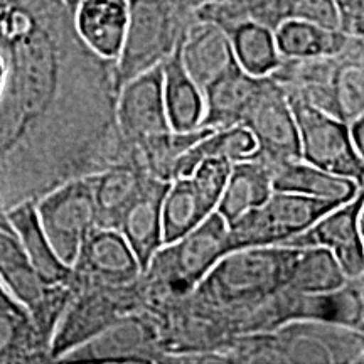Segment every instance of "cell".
I'll use <instances>...</instances> for the list:
<instances>
[{"mask_svg": "<svg viewBox=\"0 0 364 364\" xmlns=\"http://www.w3.org/2000/svg\"><path fill=\"white\" fill-rule=\"evenodd\" d=\"M193 21L172 0H129V22L122 51L113 65L115 90L140 73L162 65Z\"/></svg>", "mask_w": 364, "mask_h": 364, "instance_id": "3957f363", "label": "cell"}, {"mask_svg": "<svg viewBox=\"0 0 364 364\" xmlns=\"http://www.w3.org/2000/svg\"><path fill=\"white\" fill-rule=\"evenodd\" d=\"M290 19H302L331 29H339L338 11L332 0H294Z\"/></svg>", "mask_w": 364, "mask_h": 364, "instance_id": "f1b7e54d", "label": "cell"}, {"mask_svg": "<svg viewBox=\"0 0 364 364\" xmlns=\"http://www.w3.org/2000/svg\"><path fill=\"white\" fill-rule=\"evenodd\" d=\"M341 204L309 196L273 191L262 206L252 209L230 225L231 248H255L284 245L318 218Z\"/></svg>", "mask_w": 364, "mask_h": 364, "instance_id": "8992f818", "label": "cell"}, {"mask_svg": "<svg viewBox=\"0 0 364 364\" xmlns=\"http://www.w3.org/2000/svg\"><path fill=\"white\" fill-rule=\"evenodd\" d=\"M65 2H66V6H68V7H70V9H71V11H73V7H75V6H76V4H78V2H80V0H65Z\"/></svg>", "mask_w": 364, "mask_h": 364, "instance_id": "e575fe53", "label": "cell"}, {"mask_svg": "<svg viewBox=\"0 0 364 364\" xmlns=\"http://www.w3.org/2000/svg\"><path fill=\"white\" fill-rule=\"evenodd\" d=\"M235 61L248 75L263 78L279 70L284 61L270 27L243 21L226 31Z\"/></svg>", "mask_w": 364, "mask_h": 364, "instance_id": "cb8c5ba5", "label": "cell"}, {"mask_svg": "<svg viewBox=\"0 0 364 364\" xmlns=\"http://www.w3.org/2000/svg\"><path fill=\"white\" fill-rule=\"evenodd\" d=\"M169 182L147 176L142 189L122 216L118 231L124 235L140 263L142 273L164 245L162 199Z\"/></svg>", "mask_w": 364, "mask_h": 364, "instance_id": "5bb4252c", "label": "cell"}, {"mask_svg": "<svg viewBox=\"0 0 364 364\" xmlns=\"http://www.w3.org/2000/svg\"><path fill=\"white\" fill-rule=\"evenodd\" d=\"M172 2H174L182 12L193 14L198 7H201L204 4H209V2H216V0H172Z\"/></svg>", "mask_w": 364, "mask_h": 364, "instance_id": "1f68e13d", "label": "cell"}, {"mask_svg": "<svg viewBox=\"0 0 364 364\" xmlns=\"http://www.w3.org/2000/svg\"><path fill=\"white\" fill-rule=\"evenodd\" d=\"M6 216L41 279L51 287H71L73 268L58 257L49 243L36 213L34 199L14 204L6 209Z\"/></svg>", "mask_w": 364, "mask_h": 364, "instance_id": "ac0fdd59", "label": "cell"}, {"mask_svg": "<svg viewBox=\"0 0 364 364\" xmlns=\"http://www.w3.org/2000/svg\"><path fill=\"white\" fill-rule=\"evenodd\" d=\"M270 171L273 191L302 194L322 201L344 204L363 191V186L356 181L318 169L302 159L272 164Z\"/></svg>", "mask_w": 364, "mask_h": 364, "instance_id": "e0dca14e", "label": "cell"}, {"mask_svg": "<svg viewBox=\"0 0 364 364\" xmlns=\"http://www.w3.org/2000/svg\"><path fill=\"white\" fill-rule=\"evenodd\" d=\"M4 76H6V66H4V59L0 56V90H2L4 85Z\"/></svg>", "mask_w": 364, "mask_h": 364, "instance_id": "836d02e7", "label": "cell"}, {"mask_svg": "<svg viewBox=\"0 0 364 364\" xmlns=\"http://www.w3.org/2000/svg\"><path fill=\"white\" fill-rule=\"evenodd\" d=\"M287 98L297 125L300 159L363 186L364 157L359 156L349 139L348 122L294 95H287Z\"/></svg>", "mask_w": 364, "mask_h": 364, "instance_id": "ba28073f", "label": "cell"}, {"mask_svg": "<svg viewBox=\"0 0 364 364\" xmlns=\"http://www.w3.org/2000/svg\"><path fill=\"white\" fill-rule=\"evenodd\" d=\"M241 125L252 132L257 152L252 159L265 164H279L300 159L299 132L289 98L282 85L272 76L263 78V85Z\"/></svg>", "mask_w": 364, "mask_h": 364, "instance_id": "9c48e42d", "label": "cell"}, {"mask_svg": "<svg viewBox=\"0 0 364 364\" xmlns=\"http://www.w3.org/2000/svg\"><path fill=\"white\" fill-rule=\"evenodd\" d=\"M0 209H6L2 204V189H0Z\"/></svg>", "mask_w": 364, "mask_h": 364, "instance_id": "d590c367", "label": "cell"}, {"mask_svg": "<svg viewBox=\"0 0 364 364\" xmlns=\"http://www.w3.org/2000/svg\"><path fill=\"white\" fill-rule=\"evenodd\" d=\"M0 284L29 312L46 344L73 297L71 287H51L41 279L31 263L19 236L0 209Z\"/></svg>", "mask_w": 364, "mask_h": 364, "instance_id": "5b68a950", "label": "cell"}, {"mask_svg": "<svg viewBox=\"0 0 364 364\" xmlns=\"http://www.w3.org/2000/svg\"><path fill=\"white\" fill-rule=\"evenodd\" d=\"M147 174L129 162H118L93 174V194L100 228L120 226L122 216L142 189Z\"/></svg>", "mask_w": 364, "mask_h": 364, "instance_id": "7402d4cb", "label": "cell"}, {"mask_svg": "<svg viewBox=\"0 0 364 364\" xmlns=\"http://www.w3.org/2000/svg\"><path fill=\"white\" fill-rule=\"evenodd\" d=\"M16 302H17V300L14 299L12 295L9 294L6 289H4L2 284H0V311H4V309L11 307L12 304H16Z\"/></svg>", "mask_w": 364, "mask_h": 364, "instance_id": "d6a6232c", "label": "cell"}, {"mask_svg": "<svg viewBox=\"0 0 364 364\" xmlns=\"http://www.w3.org/2000/svg\"><path fill=\"white\" fill-rule=\"evenodd\" d=\"M282 247L326 248L334 255L346 279H363V191L351 201L331 209L311 228L285 241Z\"/></svg>", "mask_w": 364, "mask_h": 364, "instance_id": "8fae6325", "label": "cell"}, {"mask_svg": "<svg viewBox=\"0 0 364 364\" xmlns=\"http://www.w3.org/2000/svg\"><path fill=\"white\" fill-rule=\"evenodd\" d=\"M231 166H233V162L228 161L226 157H204L196 166L193 174L189 176L196 193H198L204 206L211 213L216 211V206L220 203L223 191H225L228 177H230Z\"/></svg>", "mask_w": 364, "mask_h": 364, "instance_id": "83f0119b", "label": "cell"}, {"mask_svg": "<svg viewBox=\"0 0 364 364\" xmlns=\"http://www.w3.org/2000/svg\"><path fill=\"white\" fill-rule=\"evenodd\" d=\"M161 321L157 314L136 311L118 318L88 343L66 354L63 361L103 359V361H156L164 356Z\"/></svg>", "mask_w": 364, "mask_h": 364, "instance_id": "7c38bea8", "label": "cell"}, {"mask_svg": "<svg viewBox=\"0 0 364 364\" xmlns=\"http://www.w3.org/2000/svg\"><path fill=\"white\" fill-rule=\"evenodd\" d=\"M0 189L9 209L129 162L113 65L78 38L65 0H0Z\"/></svg>", "mask_w": 364, "mask_h": 364, "instance_id": "6da1fadb", "label": "cell"}, {"mask_svg": "<svg viewBox=\"0 0 364 364\" xmlns=\"http://www.w3.org/2000/svg\"><path fill=\"white\" fill-rule=\"evenodd\" d=\"M36 213L49 243L73 267L91 231L98 226L93 174L68 179L34 199Z\"/></svg>", "mask_w": 364, "mask_h": 364, "instance_id": "52a82bcc", "label": "cell"}, {"mask_svg": "<svg viewBox=\"0 0 364 364\" xmlns=\"http://www.w3.org/2000/svg\"><path fill=\"white\" fill-rule=\"evenodd\" d=\"M211 211L204 206L189 177H177L167 186L162 199V240L174 243L201 225Z\"/></svg>", "mask_w": 364, "mask_h": 364, "instance_id": "d4e9b609", "label": "cell"}, {"mask_svg": "<svg viewBox=\"0 0 364 364\" xmlns=\"http://www.w3.org/2000/svg\"><path fill=\"white\" fill-rule=\"evenodd\" d=\"M162 95L167 120L172 130L188 134L201 129L204 95L182 66L179 46L162 63Z\"/></svg>", "mask_w": 364, "mask_h": 364, "instance_id": "d6986e66", "label": "cell"}, {"mask_svg": "<svg viewBox=\"0 0 364 364\" xmlns=\"http://www.w3.org/2000/svg\"><path fill=\"white\" fill-rule=\"evenodd\" d=\"M334 102L338 117L344 122L364 113L363 39H356L341 54L334 78Z\"/></svg>", "mask_w": 364, "mask_h": 364, "instance_id": "4316f807", "label": "cell"}, {"mask_svg": "<svg viewBox=\"0 0 364 364\" xmlns=\"http://www.w3.org/2000/svg\"><path fill=\"white\" fill-rule=\"evenodd\" d=\"M272 193V171L268 164L260 159L235 162L216 211L230 226L248 211L262 206Z\"/></svg>", "mask_w": 364, "mask_h": 364, "instance_id": "ffe728a7", "label": "cell"}, {"mask_svg": "<svg viewBox=\"0 0 364 364\" xmlns=\"http://www.w3.org/2000/svg\"><path fill=\"white\" fill-rule=\"evenodd\" d=\"M179 54L184 70L201 90L235 63L225 31L211 22L194 17L182 36Z\"/></svg>", "mask_w": 364, "mask_h": 364, "instance_id": "2e32d148", "label": "cell"}, {"mask_svg": "<svg viewBox=\"0 0 364 364\" xmlns=\"http://www.w3.org/2000/svg\"><path fill=\"white\" fill-rule=\"evenodd\" d=\"M277 48L284 59L339 56L356 39L341 29H331L302 19H287L275 31Z\"/></svg>", "mask_w": 364, "mask_h": 364, "instance_id": "44dd1931", "label": "cell"}, {"mask_svg": "<svg viewBox=\"0 0 364 364\" xmlns=\"http://www.w3.org/2000/svg\"><path fill=\"white\" fill-rule=\"evenodd\" d=\"M140 279L120 289L86 287L73 292L49 344L51 363L63 361L66 354L88 343L118 318L147 307Z\"/></svg>", "mask_w": 364, "mask_h": 364, "instance_id": "277c9868", "label": "cell"}, {"mask_svg": "<svg viewBox=\"0 0 364 364\" xmlns=\"http://www.w3.org/2000/svg\"><path fill=\"white\" fill-rule=\"evenodd\" d=\"M338 11L339 29L351 38H363L364 0H332Z\"/></svg>", "mask_w": 364, "mask_h": 364, "instance_id": "f546056e", "label": "cell"}, {"mask_svg": "<svg viewBox=\"0 0 364 364\" xmlns=\"http://www.w3.org/2000/svg\"><path fill=\"white\" fill-rule=\"evenodd\" d=\"M348 130H349V139L356 149L359 156L364 157V117H356L351 122H348Z\"/></svg>", "mask_w": 364, "mask_h": 364, "instance_id": "4dcf8cb0", "label": "cell"}, {"mask_svg": "<svg viewBox=\"0 0 364 364\" xmlns=\"http://www.w3.org/2000/svg\"><path fill=\"white\" fill-rule=\"evenodd\" d=\"M263 78L245 73L236 61L231 63L203 90L204 117L201 129L221 130L241 125L245 113L262 88Z\"/></svg>", "mask_w": 364, "mask_h": 364, "instance_id": "9a60e30c", "label": "cell"}, {"mask_svg": "<svg viewBox=\"0 0 364 364\" xmlns=\"http://www.w3.org/2000/svg\"><path fill=\"white\" fill-rule=\"evenodd\" d=\"M233 252L230 226L218 211L174 243L162 245L142 273L145 302L150 306L189 295L208 272Z\"/></svg>", "mask_w": 364, "mask_h": 364, "instance_id": "7a4b0ae2", "label": "cell"}, {"mask_svg": "<svg viewBox=\"0 0 364 364\" xmlns=\"http://www.w3.org/2000/svg\"><path fill=\"white\" fill-rule=\"evenodd\" d=\"M294 0H216L193 12L194 19L211 22L226 33L243 21H253L275 31L292 17Z\"/></svg>", "mask_w": 364, "mask_h": 364, "instance_id": "603a6c76", "label": "cell"}, {"mask_svg": "<svg viewBox=\"0 0 364 364\" xmlns=\"http://www.w3.org/2000/svg\"><path fill=\"white\" fill-rule=\"evenodd\" d=\"M346 284L348 279L329 250L307 247L297 248L285 289L300 294H324Z\"/></svg>", "mask_w": 364, "mask_h": 364, "instance_id": "484cf974", "label": "cell"}, {"mask_svg": "<svg viewBox=\"0 0 364 364\" xmlns=\"http://www.w3.org/2000/svg\"><path fill=\"white\" fill-rule=\"evenodd\" d=\"M71 268L73 292L86 287L120 289L135 284L142 277L135 253L115 228H95L81 245Z\"/></svg>", "mask_w": 364, "mask_h": 364, "instance_id": "30bf717a", "label": "cell"}, {"mask_svg": "<svg viewBox=\"0 0 364 364\" xmlns=\"http://www.w3.org/2000/svg\"><path fill=\"white\" fill-rule=\"evenodd\" d=\"M129 22V0H80L73 7V24L91 53L115 63Z\"/></svg>", "mask_w": 364, "mask_h": 364, "instance_id": "4fadbf2b", "label": "cell"}]
</instances>
